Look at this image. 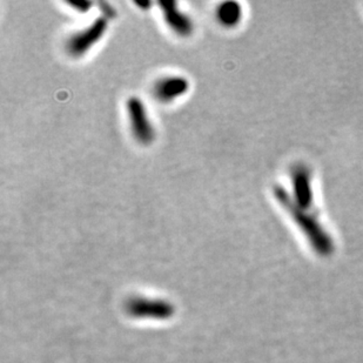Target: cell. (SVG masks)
<instances>
[{"label": "cell", "mask_w": 363, "mask_h": 363, "mask_svg": "<svg viewBox=\"0 0 363 363\" xmlns=\"http://www.w3.org/2000/svg\"><path fill=\"white\" fill-rule=\"evenodd\" d=\"M218 21L225 28H234L241 21L242 7L237 1H226L218 9Z\"/></svg>", "instance_id": "obj_7"}, {"label": "cell", "mask_w": 363, "mask_h": 363, "mask_svg": "<svg viewBox=\"0 0 363 363\" xmlns=\"http://www.w3.org/2000/svg\"><path fill=\"white\" fill-rule=\"evenodd\" d=\"M274 196L279 205L305 234L313 250L321 257H329L334 252V241L318 218L309 211L298 207L291 199V193H288L281 186H275Z\"/></svg>", "instance_id": "obj_1"}, {"label": "cell", "mask_w": 363, "mask_h": 363, "mask_svg": "<svg viewBox=\"0 0 363 363\" xmlns=\"http://www.w3.org/2000/svg\"><path fill=\"white\" fill-rule=\"evenodd\" d=\"M67 4L72 7L73 10L80 12V13H87L92 6V3H89V1H80V3L67 1Z\"/></svg>", "instance_id": "obj_8"}, {"label": "cell", "mask_w": 363, "mask_h": 363, "mask_svg": "<svg viewBox=\"0 0 363 363\" xmlns=\"http://www.w3.org/2000/svg\"><path fill=\"white\" fill-rule=\"evenodd\" d=\"M189 89V80L184 77H168L155 84V96L162 103H169L184 96Z\"/></svg>", "instance_id": "obj_6"}, {"label": "cell", "mask_w": 363, "mask_h": 363, "mask_svg": "<svg viewBox=\"0 0 363 363\" xmlns=\"http://www.w3.org/2000/svg\"><path fill=\"white\" fill-rule=\"evenodd\" d=\"M291 199L306 211H311L314 201L312 171L305 164H295L291 168Z\"/></svg>", "instance_id": "obj_4"}, {"label": "cell", "mask_w": 363, "mask_h": 363, "mask_svg": "<svg viewBox=\"0 0 363 363\" xmlns=\"http://www.w3.org/2000/svg\"><path fill=\"white\" fill-rule=\"evenodd\" d=\"M100 6H101V10H103L104 13L108 14L110 17H113L114 16V11L112 7L108 6V4L106 3H101L100 4Z\"/></svg>", "instance_id": "obj_9"}, {"label": "cell", "mask_w": 363, "mask_h": 363, "mask_svg": "<svg viewBox=\"0 0 363 363\" xmlns=\"http://www.w3.org/2000/svg\"><path fill=\"white\" fill-rule=\"evenodd\" d=\"M135 5L141 7L143 10H147L148 7L151 6L152 4L150 3V1H146V3H139V1H135Z\"/></svg>", "instance_id": "obj_10"}, {"label": "cell", "mask_w": 363, "mask_h": 363, "mask_svg": "<svg viewBox=\"0 0 363 363\" xmlns=\"http://www.w3.org/2000/svg\"><path fill=\"white\" fill-rule=\"evenodd\" d=\"M107 31L106 17H100L82 31L73 35L66 44L67 52L72 57L79 58L86 55L94 45L98 44Z\"/></svg>", "instance_id": "obj_3"}, {"label": "cell", "mask_w": 363, "mask_h": 363, "mask_svg": "<svg viewBox=\"0 0 363 363\" xmlns=\"http://www.w3.org/2000/svg\"><path fill=\"white\" fill-rule=\"evenodd\" d=\"M164 21L172 31L182 37H187L193 32V23L174 1H160Z\"/></svg>", "instance_id": "obj_5"}, {"label": "cell", "mask_w": 363, "mask_h": 363, "mask_svg": "<svg viewBox=\"0 0 363 363\" xmlns=\"http://www.w3.org/2000/svg\"><path fill=\"white\" fill-rule=\"evenodd\" d=\"M127 116L130 121V130L138 143L141 145H151L155 140V130L148 118L144 103L137 96H130L126 103Z\"/></svg>", "instance_id": "obj_2"}]
</instances>
